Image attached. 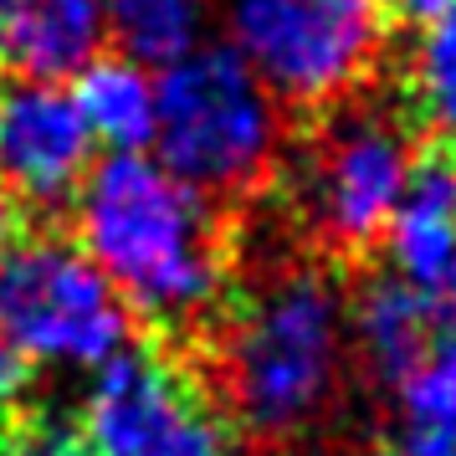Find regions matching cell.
Segmentation results:
<instances>
[{"instance_id":"ba28073f","label":"cell","mask_w":456,"mask_h":456,"mask_svg":"<svg viewBox=\"0 0 456 456\" xmlns=\"http://www.w3.org/2000/svg\"><path fill=\"white\" fill-rule=\"evenodd\" d=\"M93 169V134L72 87L21 77L0 87V185L31 206H62Z\"/></svg>"},{"instance_id":"8992f818","label":"cell","mask_w":456,"mask_h":456,"mask_svg":"<svg viewBox=\"0 0 456 456\" xmlns=\"http://www.w3.org/2000/svg\"><path fill=\"white\" fill-rule=\"evenodd\" d=\"M385 31L379 0H231V52L303 113L370 83Z\"/></svg>"},{"instance_id":"6da1fadb","label":"cell","mask_w":456,"mask_h":456,"mask_svg":"<svg viewBox=\"0 0 456 456\" xmlns=\"http://www.w3.org/2000/svg\"><path fill=\"white\" fill-rule=\"evenodd\" d=\"M77 247L93 256L144 333L200 349L231 303V231L210 195L169 175L154 154L113 149L77 185Z\"/></svg>"},{"instance_id":"5bb4252c","label":"cell","mask_w":456,"mask_h":456,"mask_svg":"<svg viewBox=\"0 0 456 456\" xmlns=\"http://www.w3.org/2000/svg\"><path fill=\"white\" fill-rule=\"evenodd\" d=\"M206 5L210 0H103L113 37L139 62H175V57H185L195 46V37H200Z\"/></svg>"},{"instance_id":"277c9868","label":"cell","mask_w":456,"mask_h":456,"mask_svg":"<svg viewBox=\"0 0 456 456\" xmlns=\"http://www.w3.org/2000/svg\"><path fill=\"white\" fill-rule=\"evenodd\" d=\"M159 165L200 195H241L282 154V118L262 77L236 52L190 46L154 83Z\"/></svg>"},{"instance_id":"4fadbf2b","label":"cell","mask_w":456,"mask_h":456,"mask_svg":"<svg viewBox=\"0 0 456 456\" xmlns=\"http://www.w3.org/2000/svg\"><path fill=\"white\" fill-rule=\"evenodd\" d=\"M400 108L420 139L456 144V5L426 21L400 72Z\"/></svg>"},{"instance_id":"3957f363","label":"cell","mask_w":456,"mask_h":456,"mask_svg":"<svg viewBox=\"0 0 456 456\" xmlns=\"http://www.w3.org/2000/svg\"><path fill=\"white\" fill-rule=\"evenodd\" d=\"M308 118V134L292 149L288 190L308 241L323 251V262L344 267L385 241L420 139L400 103L379 108L359 93L313 108Z\"/></svg>"},{"instance_id":"d6986e66","label":"cell","mask_w":456,"mask_h":456,"mask_svg":"<svg viewBox=\"0 0 456 456\" xmlns=\"http://www.w3.org/2000/svg\"><path fill=\"white\" fill-rule=\"evenodd\" d=\"M359 456H405L400 446H370V452H359Z\"/></svg>"},{"instance_id":"9c48e42d","label":"cell","mask_w":456,"mask_h":456,"mask_svg":"<svg viewBox=\"0 0 456 456\" xmlns=\"http://www.w3.org/2000/svg\"><path fill=\"white\" fill-rule=\"evenodd\" d=\"M390 272L415 288H441L456 277V144L420 139L405 185L385 226Z\"/></svg>"},{"instance_id":"8fae6325","label":"cell","mask_w":456,"mask_h":456,"mask_svg":"<svg viewBox=\"0 0 456 456\" xmlns=\"http://www.w3.org/2000/svg\"><path fill=\"white\" fill-rule=\"evenodd\" d=\"M359 338H364L374 370L395 385H405L441 344V318H436L431 292L395 277V272L370 282L359 297Z\"/></svg>"},{"instance_id":"7c38bea8","label":"cell","mask_w":456,"mask_h":456,"mask_svg":"<svg viewBox=\"0 0 456 456\" xmlns=\"http://www.w3.org/2000/svg\"><path fill=\"white\" fill-rule=\"evenodd\" d=\"M72 103L83 113L93 144L144 149L154 139V77L139 57H87L72 83Z\"/></svg>"},{"instance_id":"30bf717a","label":"cell","mask_w":456,"mask_h":456,"mask_svg":"<svg viewBox=\"0 0 456 456\" xmlns=\"http://www.w3.org/2000/svg\"><path fill=\"white\" fill-rule=\"evenodd\" d=\"M108 37L103 0H11L5 26V57L0 67H16L21 77H67L98 52Z\"/></svg>"},{"instance_id":"5b68a950","label":"cell","mask_w":456,"mask_h":456,"mask_svg":"<svg viewBox=\"0 0 456 456\" xmlns=\"http://www.w3.org/2000/svg\"><path fill=\"white\" fill-rule=\"evenodd\" d=\"M77 431L93 456H241L195 359L149 333L103 359Z\"/></svg>"},{"instance_id":"2e32d148","label":"cell","mask_w":456,"mask_h":456,"mask_svg":"<svg viewBox=\"0 0 456 456\" xmlns=\"http://www.w3.org/2000/svg\"><path fill=\"white\" fill-rule=\"evenodd\" d=\"M456 0H379V11H385V21L390 26H426L436 16H446Z\"/></svg>"},{"instance_id":"e0dca14e","label":"cell","mask_w":456,"mask_h":456,"mask_svg":"<svg viewBox=\"0 0 456 456\" xmlns=\"http://www.w3.org/2000/svg\"><path fill=\"white\" fill-rule=\"evenodd\" d=\"M21 200H16V195H11V190L0 185V251L11 247V241H16V236H21Z\"/></svg>"},{"instance_id":"7a4b0ae2","label":"cell","mask_w":456,"mask_h":456,"mask_svg":"<svg viewBox=\"0 0 456 456\" xmlns=\"http://www.w3.org/2000/svg\"><path fill=\"white\" fill-rule=\"evenodd\" d=\"M226 364V395L251 431L303 426L338 364V288L329 272L292 267L262 292H231L210 333Z\"/></svg>"},{"instance_id":"9a60e30c","label":"cell","mask_w":456,"mask_h":456,"mask_svg":"<svg viewBox=\"0 0 456 456\" xmlns=\"http://www.w3.org/2000/svg\"><path fill=\"white\" fill-rule=\"evenodd\" d=\"M21 400H26V359L16 354V344L0 333V426L16 415Z\"/></svg>"},{"instance_id":"ac0fdd59","label":"cell","mask_w":456,"mask_h":456,"mask_svg":"<svg viewBox=\"0 0 456 456\" xmlns=\"http://www.w3.org/2000/svg\"><path fill=\"white\" fill-rule=\"evenodd\" d=\"M5 26H11V0H0V57H5Z\"/></svg>"},{"instance_id":"52a82bcc","label":"cell","mask_w":456,"mask_h":456,"mask_svg":"<svg viewBox=\"0 0 456 456\" xmlns=\"http://www.w3.org/2000/svg\"><path fill=\"white\" fill-rule=\"evenodd\" d=\"M134 313L62 231H21L0 251V333L26 364H103Z\"/></svg>"}]
</instances>
